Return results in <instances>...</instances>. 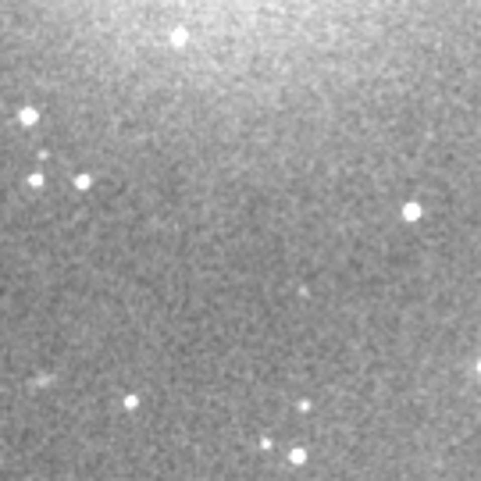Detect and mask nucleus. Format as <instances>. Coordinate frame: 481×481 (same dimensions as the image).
<instances>
[{
	"mask_svg": "<svg viewBox=\"0 0 481 481\" xmlns=\"http://www.w3.org/2000/svg\"><path fill=\"white\" fill-rule=\"evenodd\" d=\"M403 218H407V221H417V218H421V204H407V207H403Z\"/></svg>",
	"mask_w": 481,
	"mask_h": 481,
	"instance_id": "f257e3e1",
	"label": "nucleus"
},
{
	"mask_svg": "<svg viewBox=\"0 0 481 481\" xmlns=\"http://www.w3.org/2000/svg\"><path fill=\"white\" fill-rule=\"evenodd\" d=\"M303 460H307V449H293L289 453V463H303Z\"/></svg>",
	"mask_w": 481,
	"mask_h": 481,
	"instance_id": "f03ea898",
	"label": "nucleus"
},
{
	"mask_svg": "<svg viewBox=\"0 0 481 481\" xmlns=\"http://www.w3.org/2000/svg\"><path fill=\"white\" fill-rule=\"evenodd\" d=\"M477 374H481V356H477Z\"/></svg>",
	"mask_w": 481,
	"mask_h": 481,
	"instance_id": "7ed1b4c3",
	"label": "nucleus"
}]
</instances>
